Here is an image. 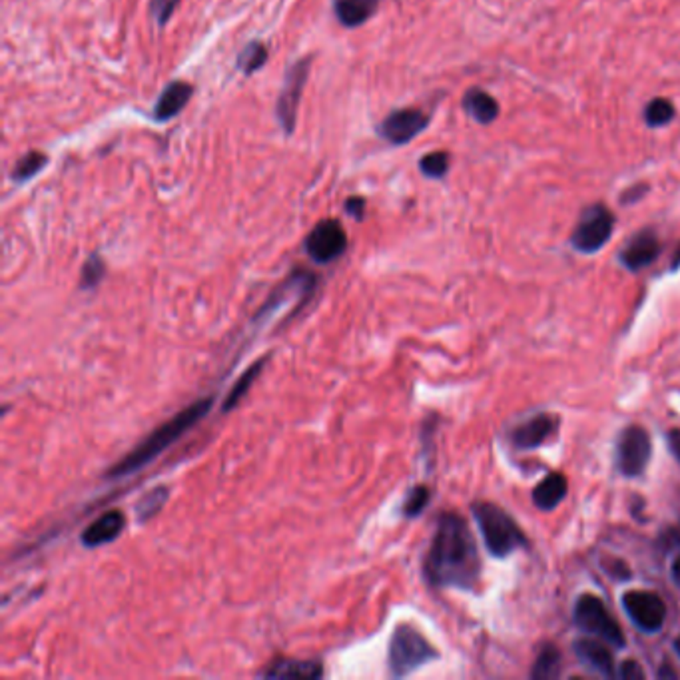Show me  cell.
Instances as JSON below:
<instances>
[{"label":"cell","instance_id":"cell-1","mask_svg":"<svg viewBox=\"0 0 680 680\" xmlns=\"http://www.w3.org/2000/svg\"><path fill=\"white\" fill-rule=\"evenodd\" d=\"M479 555L467 523L455 513L442 515L425 559V577L435 587L471 588L479 578Z\"/></svg>","mask_w":680,"mask_h":680},{"label":"cell","instance_id":"cell-2","mask_svg":"<svg viewBox=\"0 0 680 680\" xmlns=\"http://www.w3.org/2000/svg\"><path fill=\"white\" fill-rule=\"evenodd\" d=\"M209 407H212V397L209 399L204 397V399H199V402L182 409L178 415L168 419L166 423L156 427L154 432L150 433L142 443L136 445L128 455H124L122 461H118L112 469H110L108 477H124V475L138 471L140 467L148 465L150 461H154V459L162 452H166V449L172 445L176 439L182 437L188 429H192L199 419L209 412Z\"/></svg>","mask_w":680,"mask_h":680},{"label":"cell","instance_id":"cell-3","mask_svg":"<svg viewBox=\"0 0 680 680\" xmlns=\"http://www.w3.org/2000/svg\"><path fill=\"white\" fill-rule=\"evenodd\" d=\"M475 521L481 529L485 545L495 557H509L525 545V535L503 509L493 503H477L473 507Z\"/></svg>","mask_w":680,"mask_h":680},{"label":"cell","instance_id":"cell-4","mask_svg":"<svg viewBox=\"0 0 680 680\" xmlns=\"http://www.w3.org/2000/svg\"><path fill=\"white\" fill-rule=\"evenodd\" d=\"M437 658V651L412 625H399L389 643V668L393 676H405Z\"/></svg>","mask_w":680,"mask_h":680},{"label":"cell","instance_id":"cell-5","mask_svg":"<svg viewBox=\"0 0 680 680\" xmlns=\"http://www.w3.org/2000/svg\"><path fill=\"white\" fill-rule=\"evenodd\" d=\"M615 216L611 209L603 204H595L583 209L581 218L573 229L571 244L577 252L595 254L601 249L613 236Z\"/></svg>","mask_w":680,"mask_h":680},{"label":"cell","instance_id":"cell-6","mask_svg":"<svg viewBox=\"0 0 680 680\" xmlns=\"http://www.w3.org/2000/svg\"><path fill=\"white\" fill-rule=\"evenodd\" d=\"M575 623L583 633L603 638L605 643L617 648L625 646L623 628L608 615L603 601L595 595H583L575 607Z\"/></svg>","mask_w":680,"mask_h":680},{"label":"cell","instance_id":"cell-7","mask_svg":"<svg viewBox=\"0 0 680 680\" xmlns=\"http://www.w3.org/2000/svg\"><path fill=\"white\" fill-rule=\"evenodd\" d=\"M309 64H312V56L299 58L297 63L287 68L286 80H284V88L279 92L277 104H276V116L277 122L282 124L284 132L289 136L294 132L296 128V120H297V108H299V100H302V92L306 88V80L309 74Z\"/></svg>","mask_w":680,"mask_h":680},{"label":"cell","instance_id":"cell-8","mask_svg":"<svg viewBox=\"0 0 680 680\" xmlns=\"http://www.w3.org/2000/svg\"><path fill=\"white\" fill-rule=\"evenodd\" d=\"M651 437L643 427L631 425L618 437L617 465L625 477H638L651 461Z\"/></svg>","mask_w":680,"mask_h":680},{"label":"cell","instance_id":"cell-9","mask_svg":"<svg viewBox=\"0 0 680 680\" xmlns=\"http://www.w3.org/2000/svg\"><path fill=\"white\" fill-rule=\"evenodd\" d=\"M304 248L316 264H332L347 249V234L337 219H322L306 238Z\"/></svg>","mask_w":680,"mask_h":680},{"label":"cell","instance_id":"cell-10","mask_svg":"<svg viewBox=\"0 0 680 680\" xmlns=\"http://www.w3.org/2000/svg\"><path fill=\"white\" fill-rule=\"evenodd\" d=\"M429 126V114L419 108H399L389 112L382 122L377 124V134L385 142L393 146H403L412 142Z\"/></svg>","mask_w":680,"mask_h":680},{"label":"cell","instance_id":"cell-11","mask_svg":"<svg viewBox=\"0 0 680 680\" xmlns=\"http://www.w3.org/2000/svg\"><path fill=\"white\" fill-rule=\"evenodd\" d=\"M623 607L633 623L645 633H656L666 621V605L653 591H628L623 597Z\"/></svg>","mask_w":680,"mask_h":680},{"label":"cell","instance_id":"cell-12","mask_svg":"<svg viewBox=\"0 0 680 680\" xmlns=\"http://www.w3.org/2000/svg\"><path fill=\"white\" fill-rule=\"evenodd\" d=\"M658 254H661V242H658V236L653 232V229H641V232L628 239L627 246L621 249V254H618V259H621V264L627 269L638 272V269H645L651 266L658 257Z\"/></svg>","mask_w":680,"mask_h":680},{"label":"cell","instance_id":"cell-13","mask_svg":"<svg viewBox=\"0 0 680 680\" xmlns=\"http://www.w3.org/2000/svg\"><path fill=\"white\" fill-rule=\"evenodd\" d=\"M192 94H194L192 84L186 83V80H174V83H170L162 90V94H160V98L156 100L152 118L156 120V122H168V120L176 118L188 106Z\"/></svg>","mask_w":680,"mask_h":680},{"label":"cell","instance_id":"cell-14","mask_svg":"<svg viewBox=\"0 0 680 680\" xmlns=\"http://www.w3.org/2000/svg\"><path fill=\"white\" fill-rule=\"evenodd\" d=\"M124 527H126L124 513L118 511V509H112V511L102 513L96 519V521H92L84 529L83 543L86 547L106 545L110 541H114V539L124 531Z\"/></svg>","mask_w":680,"mask_h":680},{"label":"cell","instance_id":"cell-15","mask_svg":"<svg viewBox=\"0 0 680 680\" xmlns=\"http://www.w3.org/2000/svg\"><path fill=\"white\" fill-rule=\"evenodd\" d=\"M382 0H334V15L339 24L357 28L372 18Z\"/></svg>","mask_w":680,"mask_h":680},{"label":"cell","instance_id":"cell-16","mask_svg":"<svg viewBox=\"0 0 680 680\" xmlns=\"http://www.w3.org/2000/svg\"><path fill=\"white\" fill-rule=\"evenodd\" d=\"M555 429V419L547 413L537 415L529 419L527 423L515 429L513 442L519 449H535L541 445L545 439L553 433Z\"/></svg>","mask_w":680,"mask_h":680},{"label":"cell","instance_id":"cell-17","mask_svg":"<svg viewBox=\"0 0 680 680\" xmlns=\"http://www.w3.org/2000/svg\"><path fill=\"white\" fill-rule=\"evenodd\" d=\"M575 653L597 673L605 676L615 675V658L603 643L593 641V638H581V641L575 643Z\"/></svg>","mask_w":680,"mask_h":680},{"label":"cell","instance_id":"cell-18","mask_svg":"<svg viewBox=\"0 0 680 680\" xmlns=\"http://www.w3.org/2000/svg\"><path fill=\"white\" fill-rule=\"evenodd\" d=\"M463 108H465V112L479 124H491L499 116L497 100L491 94H487L481 88L467 90L463 96Z\"/></svg>","mask_w":680,"mask_h":680},{"label":"cell","instance_id":"cell-19","mask_svg":"<svg viewBox=\"0 0 680 680\" xmlns=\"http://www.w3.org/2000/svg\"><path fill=\"white\" fill-rule=\"evenodd\" d=\"M262 675L269 678H319L324 675V671L319 663L284 658V661H276L269 665Z\"/></svg>","mask_w":680,"mask_h":680},{"label":"cell","instance_id":"cell-20","mask_svg":"<svg viewBox=\"0 0 680 680\" xmlns=\"http://www.w3.org/2000/svg\"><path fill=\"white\" fill-rule=\"evenodd\" d=\"M567 495V479L561 473L547 475L541 483L535 487L533 501L539 509H555Z\"/></svg>","mask_w":680,"mask_h":680},{"label":"cell","instance_id":"cell-21","mask_svg":"<svg viewBox=\"0 0 680 680\" xmlns=\"http://www.w3.org/2000/svg\"><path fill=\"white\" fill-rule=\"evenodd\" d=\"M269 58V53L264 43H259V40H252V43H248L242 53L238 54V60H236V66L238 70H242V73L246 76H252L256 74L257 70H262L264 64L267 63Z\"/></svg>","mask_w":680,"mask_h":680},{"label":"cell","instance_id":"cell-22","mask_svg":"<svg viewBox=\"0 0 680 680\" xmlns=\"http://www.w3.org/2000/svg\"><path fill=\"white\" fill-rule=\"evenodd\" d=\"M48 164L46 154L38 152V150H33V152H26L23 158L16 160V164L10 172V180L16 184H24L28 180H33L36 174H40Z\"/></svg>","mask_w":680,"mask_h":680},{"label":"cell","instance_id":"cell-23","mask_svg":"<svg viewBox=\"0 0 680 680\" xmlns=\"http://www.w3.org/2000/svg\"><path fill=\"white\" fill-rule=\"evenodd\" d=\"M561 673V655L555 646H545L537 656L531 676L537 680H553Z\"/></svg>","mask_w":680,"mask_h":680},{"label":"cell","instance_id":"cell-24","mask_svg":"<svg viewBox=\"0 0 680 680\" xmlns=\"http://www.w3.org/2000/svg\"><path fill=\"white\" fill-rule=\"evenodd\" d=\"M676 118V110L671 100L666 98H655L645 108V122L651 128H661L671 124Z\"/></svg>","mask_w":680,"mask_h":680},{"label":"cell","instance_id":"cell-25","mask_svg":"<svg viewBox=\"0 0 680 680\" xmlns=\"http://www.w3.org/2000/svg\"><path fill=\"white\" fill-rule=\"evenodd\" d=\"M168 499V489L166 487H154L152 491L146 493L140 503L136 505V515L140 521H146V519L154 517Z\"/></svg>","mask_w":680,"mask_h":680},{"label":"cell","instance_id":"cell-26","mask_svg":"<svg viewBox=\"0 0 680 680\" xmlns=\"http://www.w3.org/2000/svg\"><path fill=\"white\" fill-rule=\"evenodd\" d=\"M419 170L427 178L439 180L449 172V154L437 150V152H429L422 160H419Z\"/></svg>","mask_w":680,"mask_h":680},{"label":"cell","instance_id":"cell-27","mask_svg":"<svg viewBox=\"0 0 680 680\" xmlns=\"http://www.w3.org/2000/svg\"><path fill=\"white\" fill-rule=\"evenodd\" d=\"M262 365H264V362H257L256 365L249 367L248 372H246L242 377H239V382L232 387V392L228 393V399H226V403H224V409H226V412H229V409H232V407L239 402V399H242V397L246 395V392L249 389V385L254 384V379L257 377V374H259V369H262Z\"/></svg>","mask_w":680,"mask_h":680},{"label":"cell","instance_id":"cell-28","mask_svg":"<svg viewBox=\"0 0 680 680\" xmlns=\"http://www.w3.org/2000/svg\"><path fill=\"white\" fill-rule=\"evenodd\" d=\"M104 272H106V267H104L102 257L96 256V254L90 256L86 259V264L83 266V276H80V286H83L84 289L98 286L100 279L104 277Z\"/></svg>","mask_w":680,"mask_h":680},{"label":"cell","instance_id":"cell-29","mask_svg":"<svg viewBox=\"0 0 680 680\" xmlns=\"http://www.w3.org/2000/svg\"><path fill=\"white\" fill-rule=\"evenodd\" d=\"M427 501H429V489L423 487V485H419V487L412 489V493L407 495L405 503H403V513L407 517H415V515L423 511Z\"/></svg>","mask_w":680,"mask_h":680},{"label":"cell","instance_id":"cell-30","mask_svg":"<svg viewBox=\"0 0 680 680\" xmlns=\"http://www.w3.org/2000/svg\"><path fill=\"white\" fill-rule=\"evenodd\" d=\"M180 0H152V5H150V13H152L156 24L158 26H166L168 20L172 18L174 10L178 8Z\"/></svg>","mask_w":680,"mask_h":680},{"label":"cell","instance_id":"cell-31","mask_svg":"<svg viewBox=\"0 0 680 680\" xmlns=\"http://www.w3.org/2000/svg\"><path fill=\"white\" fill-rule=\"evenodd\" d=\"M345 212L349 216H354L355 219H364V214H365V199L359 198V196H354L345 199Z\"/></svg>","mask_w":680,"mask_h":680},{"label":"cell","instance_id":"cell-32","mask_svg":"<svg viewBox=\"0 0 680 680\" xmlns=\"http://www.w3.org/2000/svg\"><path fill=\"white\" fill-rule=\"evenodd\" d=\"M618 675H621L623 678H627V680H633V678H643L645 676V673H643V668L641 666H638L635 661H625L623 663V666H621V673H618Z\"/></svg>","mask_w":680,"mask_h":680},{"label":"cell","instance_id":"cell-33","mask_svg":"<svg viewBox=\"0 0 680 680\" xmlns=\"http://www.w3.org/2000/svg\"><path fill=\"white\" fill-rule=\"evenodd\" d=\"M668 447H671L673 455L680 461V432L675 429V432L668 433Z\"/></svg>","mask_w":680,"mask_h":680},{"label":"cell","instance_id":"cell-34","mask_svg":"<svg viewBox=\"0 0 680 680\" xmlns=\"http://www.w3.org/2000/svg\"><path fill=\"white\" fill-rule=\"evenodd\" d=\"M673 578L676 581V585H680V555L676 557V561L673 563Z\"/></svg>","mask_w":680,"mask_h":680},{"label":"cell","instance_id":"cell-35","mask_svg":"<svg viewBox=\"0 0 680 680\" xmlns=\"http://www.w3.org/2000/svg\"><path fill=\"white\" fill-rule=\"evenodd\" d=\"M676 267H680V246H678L676 254H675V259H673V269H676Z\"/></svg>","mask_w":680,"mask_h":680},{"label":"cell","instance_id":"cell-36","mask_svg":"<svg viewBox=\"0 0 680 680\" xmlns=\"http://www.w3.org/2000/svg\"><path fill=\"white\" fill-rule=\"evenodd\" d=\"M675 651H676V655L680 656V636L675 641Z\"/></svg>","mask_w":680,"mask_h":680}]
</instances>
